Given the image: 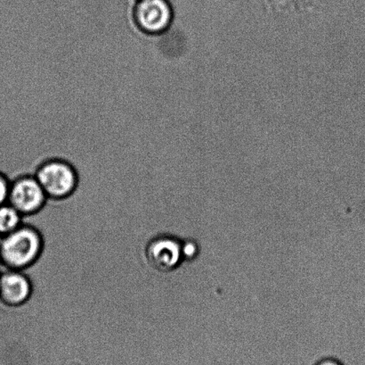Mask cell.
Instances as JSON below:
<instances>
[{"label":"cell","instance_id":"1","mask_svg":"<svg viewBox=\"0 0 365 365\" xmlns=\"http://www.w3.org/2000/svg\"><path fill=\"white\" fill-rule=\"evenodd\" d=\"M44 241L37 229L21 224L3 236L0 257L6 269L24 271L34 266L41 257Z\"/></svg>","mask_w":365,"mask_h":365},{"label":"cell","instance_id":"2","mask_svg":"<svg viewBox=\"0 0 365 365\" xmlns=\"http://www.w3.org/2000/svg\"><path fill=\"white\" fill-rule=\"evenodd\" d=\"M48 199L62 200L76 191L78 179L76 171L63 160H51L38 168L35 175Z\"/></svg>","mask_w":365,"mask_h":365},{"label":"cell","instance_id":"3","mask_svg":"<svg viewBox=\"0 0 365 365\" xmlns=\"http://www.w3.org/2000/svg\"><path fill=\"white\" fill-rule=\"evenodd\" d=\"M48 199L36 177L21 176L11 181L7 203L23 217L38 214L45 206Z\"/></svg>","mask_w":365,"mask_h":365},{"label":"cell","instance_id":"4","mask_svg":"<svg viewBox=\"0 0 365 365\" xmlns=\"http://www.w3.org/2000/svg\"><path fill=\"white\" fill-rule=\"evenodd\" d=\"M149 266L160 273L176 270L184 262L182 241L170 235H160L150 241L145 249Z\"/></svg>","mask_w":365,"mask_h":365},{"label":"cell","instance_id":"5","mask_svg":"<svg viewBox=\"0 0 365 365\" xmlns=\"http://www.w3.org/2000/svg\"><path fill=\"white\" fill-rule=\"evenodd\" d=\"M173 18L169 0H139L135 9V19L139 27L148 34L165 31Z\"/></svg>","mask_w":365,"mask_h":365},{"label":"cell","instance_id":"6","mask_svg":"<svg viewBox=\"0 0 365 365\" xmlns=\"http://www.w3.org/2000/svg\"><path fill=\"white\" fill-rule=\"evenodd\" d=\"M31 281L23 271L7 269L0 274V302L4 306H24L31 299Z\"/></svg>","mask_w":365,"mask_h":365},{"label":"cell","instance_id":"7","mask_svg":"<svg viewBox=\"0 0 365 365\" xmlns=\"http://www.w3.org/2000/svg\"><path fill=\"white\" fill-rule=\"evenodd\" d=\"M23 224V216L9 204L0 206V234L5 236Z\"/></svg>","mask_w":365,"mask_h":365},{"label":"cell","instance_id":"8","mask_svg":"<svg viewBox=\"0 0 365 365\" xmlns=\"http://www.w3.org/2000/svg\"><path fill=\"white\" fill-rule=\"evenodd\" d=\"M200 248L198 243L192 239L182 241V256L184 261H192L198 256Z\"/></svg>","mask_w":365,"mask_h":365},{"label":"cell","instance_id":"9","mask_svg":"<svg viewBox=\"0 0 365 365\" xmlns=\"http://www.w3.org/2000/svg\"><path fill=\"white\" fill-rule=\"evenodd\" d=\"M11 181L6 174L0 173V206L9 201Z\"/></svg>","mask_w":365,"mask_h":365},{"label":"cell","instance_id":"10","mask_svg":"<svg viewBox=\"0 0 365 365\" xmlns=\"http://www.w3.org/2000/svg\"><path fill=\"white\" fill-rule=\"evenodd\" d=\"M314 365H345L341 360L334 359V357H325L317 361Z\"/></svg>","mask_w":365,"mask_h":365},{"label":"cell","instance_id":"11","mask_svg":"<svg viewBox=\"0 0 365 365\" xmlns=\"http://www.w3.org/2000/svg\"><path fill=\"white\" fill-rule=\"evenodd\" d=\"M4 266L1 257H0V267Z\"/></svg>","mask_w":365,"mask_h":365},{"label":"cell","instance_id":"12","mask_svg":"<svg viewBox=\"0 0 365 365\" xmlns=\"http://www.w3.org/2000/svg\"><path fill=\"white\" fill-rule=\"evenodd\" d=\"M2 239H3V236L1 234H0V245H1Z\"/></svg>","mask_w":365,"mask_h":365}]
</instances>
